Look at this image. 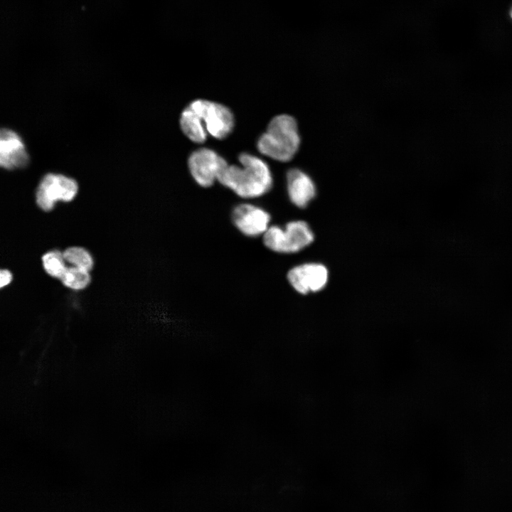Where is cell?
<instances>
[{"label": "cell", "mask_w": 512, "mask_h": 512, "mask_svg": "<svg viewBox=\"0 0 512 512\" xmlns=\"http://www.w3.org/2000/svg\"><path fill=\"white\" fill-rule=\"evenodd\" d=\"M287 192L290 202L299 208H304L316 195V186L305 172L292 169L286 175Z\"/></svg>", "instance_id": "30bf717a"}, {"label": "cell", "mask_w": 512, "mask_h": 512, "mask_svg": "<svg viewBox=\"0 0 512 512\" xmlns=\"http://www.w3.org/2000/svg\"><path fill=\"white\" fill-rule=\"evenodd\" d=\"M240 166L227 165L218 182L243 201H254L267 195L273 187L272 172L265 161L247 154L239 156Z\"/></svg>", "instance_id": "6da1fadb"}, {"label": "cell", "mask_w": 512, "mask_h": 512, "mask_svg": "<svg viewBox=\"0 0 512 512\" xmlns=\"http://www.w3.org/2000/svg\"><path fill=\"white\" fill-rule=\"evenodd\" d=\"M189 105L201 117L208 133L223 139L232 132L234 117L226 106L206 100H196Z\"/></svg>", "instance_id": "8992f818"}, {"label": "cell", "mask_w": 512, "mask_h": 512, "mask_svg": "<svg viewBox=\"0 0 512 512\" xmlns=\"http://www.w3.org/2000/svg\"><path fill=\"white\" fill-rule=\"evenodd\" d=\"M78 192L77 181L63 174L49 173L41 180L36 191V203L43 211L52 210L58 201L70 202Z\"/></svg>", "instance_id": "5b68a950"}, {"label": "cell", "mask_w": 512, "mask_h": 512, "mask_svg": "<svg viewBox=\"0 0 512 512\" xmlns=\"http://www.w3.org/2000/svg\"><path fill=\"white\" fill-rule=\"evenodd\" d=\"M41 262L45 272L55 279H60L68 267L63 252L58 250H51L44 253Z\"/></svg>", "instance_id": "7c38bea8"}, {"label": "cell", "mask_w": 512, "mask_h": 512, "mask_svg": "<svg viewBox=\"0 0 512 512\" xmlns=\"http://www.w3.org/2000/svg\"><path fill=\"white\" fill-rule=\"evenodd\" d=\"M60 280L67 288L78 291L85 289L90 284L91 276L90 271L70 266L67 267Z\"/></svg>", "instance_id": "4fadbf2b"}, {"label": "cell", "mask_w": 512, "mask_h": 512, "mask_svg": "<svg viewBox=\"0 0 512 512\" xmlns=\"http://www.w3.org/2000/svg\"><path fill=\"white\" fill-rule=\"evenodd\" d=\"M233 228L243 237L261 238L273 224L270 212L252 201H243L235 204L230 212Z\"/></svg>", "instance_id": "277c9868"}, {"label": "cell", "mask_w": 512, "mask_h": 512, "mask_svg": "<svg viewBox=\"0 0 512 512\" xmlns=\"http://www.w3.org/2000/svg\"><path fill=\"white\" fill-rule=\"evenodd\" d=\"M510 15H511V18H512V9H511V11H510Z\"/></svg>", "instance_id": "2e32d148"}, {"label": "cell", "mask_w": 512, "mask_h": 512, "mask_svg": "<svg viewBox=\"0 0 512 512\" xmlns=\"http://www.w3.org/2000/svg\"><path fill=\"white\" fill-rule=\"evenodd\" d=\"M181 128L192 142L203 143L207 137V131L201 117L188 105L182 112L180 118Z\"/></svg>", "instance_id": "8fae6325"}, {"label": "cell", "mask_w": 512, "mask_h": 512, "mask_svg": "<svg viewBox=\"0 0 512 512\" xmlns=\"http://www.w3.org/2000/svg\"><path fill=\"white\" fill-rule=\"evenodd\" d=\"M29 156L21 137L7 128L0 132V165L7 170L22 169L28 164Z\"/></svg>", "instance_id": "9c48e42d"}, {"label": "cell", "mask_w": 512, "mask_h": 512, "mask_svg": "<svg viewBox=\"0 0 512 512\" xmlns=\"http://www.w3.org/2000/svg\"><path fill=\"white\" fill-rule=\"evenodd\" d=\"M300 144L297 124L288 114L274 117L270 122L267 130L257 140L259 151L274 160L286 162L297 153Z\"/></svg>", "instance_id": "7a4b0ae2"}, {"label": "cell", "mask_w": 512, "mask_h": 512, "mask_svg": "<svg viewBox=\"0 0 512 512\" xmlns=\"http://www.w3.org/2000/svg\"><path fill=\"white\" fill-rule=\"evenodd\" d=\"M63 255L66 262L76 267L90 271L94 265L92 256L85 248L80 246L67 247Z\"/></svg>", "instance_id": "5bb4252c"}, {"label": "cell", "mask_w": 512, "mask_h": 512, "mask_svg": "<svg viewBox=\"0 0 512 512\" xmlns=\"http://www.w3.org/2000/svg\"><path fill=\"white\" fill-rule=\"evenodd\" d=\"M0 287L3 288L11 282L12 274L7 269H1L0 272Z\"/></svg>", "instance_id": "9a60e30c"}, {"label": "cell", "mask_w": 512, "mask_h": 512, "mask_svg": "<svg viewBox=\"0 0 512 512\" xmlns=\"http://www.w3.org/2000/svg\"><path fill=\"white\" fill-rule=\"evenodd\" d=\"M227 161L214 150L201 148L194 151L188 157V166L194 181L201 188H210Z\"/></svg>", "instance_id": "52a82bcc"}, {"label": "cell", "mask_w": 512, "mask_h": 512, "mask_svg": "<svg viewBox=\"0 0 512 512\" xmlns=\"http://www.w3.org/2000/svg\"><path fill=\"white\" fill-rule=\"evenodd\" d=\"M264 247L276 254L300 252L314 240L310 227L304 220H290L284 225L272 224L260 238Z\"/></svg>", "instance_id": "3957f363"}, {"label": "cell", "mask_w": 512, "mask_h": 512, "mask_svg": "<svg viewBox=\"0 0 512 512\" xmlns=\"http://www.w3.org/2000/svg\"><path fill=\"white\" fill-rule=\"evenodd\" d=\"M287 279L299 294H307L321 290L328 281L326 267L318 263H304L289 270Z\"/></svg>", "instance_id": "ba28073f"}]
</instances>
